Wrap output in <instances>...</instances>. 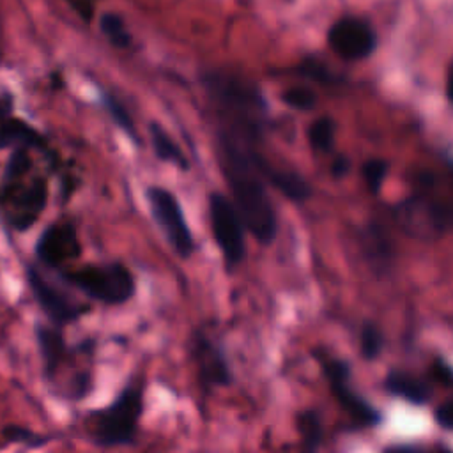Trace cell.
Listing matches in <instances>:
<instances>
[{
    "mask_svg": "<svg viewBox=\"0 0 453 453\" xmlns=\"http://www.w3.org/2000/svg\"><path fill=\"white\" fill-rule=\"evenodd\" d=\"M218 159L230 189V200L246 230L257 242L271 244L278 235L276 211L265 180L271 165L255 149V142L225 131L219 133Z\"/></svg>",
    "mask_w": 453,
    "mask_h": 453,
    "instance_id": "6da1fadb",
    "label": "cell"
},
{
    "mask_svg": "<svg viewBox=\"0 0 453 453\" xmlns=\"http://www.w3.org/2000/svg\"><path fill=\"white\" fill-rule=\"evenodd\" d=\"M30 152L23 147L11 149L0 177V219L18 234L39 221L50 200L48 177L35 172Z\"/></svg>",
    "mask_w": 453,
    "mask_h": 453,
    "instance_id": "7a4b0ae2",
    "label": "cell"
},
{
    "mask_svg": "<svg viewBox=\"0 0 453 453\" xmlns=\"http://www.w3.org/2000/svg\"><path fill=\"white\" fill-rule=\"evenodd\" d=\"M143 396V377H131L108 405L87 412L88 439L97 448L134 444L145 407Z\"/></svg>",
    "mask_w": 453,
    "mask_h": 453,
    "instance_id": "3957f363",
    "label": "cell"
},
{
    "mask_svg": "<svg viewBox=\"0 0 453 453\" xmlns=\"http://www.w3.org/2000/svg\"><path fill=\"white\" fill-rule=\"evenodd\" d=\"M58 278L90 301L106 306L126 304L136 294V280L131 269L119 260L67 267L58 273Z\"/></svg>",
    "mask_w": 453,
    "mask_h": 453,
    "instance_id": "277c9868",
    "label": "cell"
},
{
    "mask_svg": "<svg viewBox=\"0 0 453 453\" xmlns=\"http://www.w3.org/2000/svg\"><path fill=\"white\" fill-rule=\"evenodd\" d=\"M145 198L150 216L172 251L184 260L189 258L196 250V242L179 198L163 186H149L145 189Z\"/></svg>",
    "mask_w": 453,
    "mask_h": 453,
    "instance_id": "5b68a950",
    "label": "cell"
},
{
    "mask_svg": "<svg viewBox=\"0 0 453 453\" xmlns=\"http://www.w3.org/2000/svg\"><path fill=\"white\" fill-rule=\"evenodd\" d=\"M317 361L329 384L331 395L357 426H377L382 423V412L354 389L349 361L322 352L317 354Z\"/></svg>",
    "mask_w": 453,
    "mask_h": 453,
    "instance_id": "8992f818",
    "label": "cell"
},
{
    "mask_svg": "<svg viewBox=\"0 0 453 453\" xmlns=\"http://www.w3.org/2000/svg\"><path fill=\"white\" fill-rule=\"evenodd\" d=\"M207 209L214 242L223 255L225 265L228 269H234L244 260L246 255V226L234 202L223 193H211Z\"/></svg>",
    "mask_w": 453,
    "mask_h": 453,
    "instance_id": "52a82bcc",
    "label": "cell"
},
{
    "mask_svg": "<svg viewBox=\"0 0 453 453\" xmlns=\"http://www.w3.org/2000/svg\"><path fill=\"white\" fill-rule=\"evenodd\" d=\"M25 278L35 304L44 313L50 324L64 327L88 313V304L71 299L64 290H60L55 283H51L46 278V274L37 264H25Z\"/></svg>",
    "mask_w": 453,
    "mask_h": 453,
    "instance_id": "ba28073f",
    "label": "cell"
},
{
    "mask_svg": "<svg viewBox=\"0 0 453 453\" xmlns=\"http://www.w3.org/2000/svg\"><path fill=\"white\" fill-rule=\"evenodd\" d=\"M34 334L41 357V373L50 386L58 380L60 372L67 368L73 361H76L78 356L85 352H94L96 347L94 338H87L78 345H69L65 342L62 327L50 322H35Z\"/></svg>",
    "mask_w": 453,
    "mask_h": 453,
    "instance_id": "9c48e42d",
    "label": "cell"
},
{
    "mask_svg": "<svg viewBox=\"0 0 453 453\" xmlns=\"http://www.w3.org/2000/svg\"><path fill=\"white\" fill-rule=\"evenodd\" d=\"M83 253V246L78 235V226L71 218H60L48 223L34 246L35 260L57 274Z\"/></svg>",
    "mask_w": 453,
    "mask_h": 453,
    "instance_id": "30bf717a",
    "label": "cell"
},
{
    "mask_svg": "<svg viewBox=\"0 0 453 453\" xmlns=\"http://www.w3.org/2000/svg\"><path fill=\"white\" fill-rule=\"evenodd\" d=\"M396 221L409 235L432 239L453 230V205L412 198L396 209Z\"/></svg>",
    "mask_w": 453,
    "mask_h": 453,
    "instance_id": "8fae6325",
    "label": "cell"
},
{
    "mask_svg": "<svg viewBox=\"0 0 453 453\" xmlns=\"http://www.w3.org/2000/svg\"><path fill=\"white\" fill-rule=\"evenodd\" d=\"M189 354L203 391L232 384L234 377L225 349L209 334V331L196 329L191 334Z\"/></svg>",
    "mask_w": 453,
    "mask_h": 453,
    "instance_id": "7c38bea8",
    "label": "cell"
},
{
    "mask_svg": "<svg viewBox=\"0 0 453 453\" xmlns=\"http://www.w3.org/2000/svg\"><path fill=\"white\" fill-rule=\"evenodd\" d=\"M327 44L345 60H361L375 50L377 34L366 19L345 16L331 25L327 32Z\"/></svg>",
    "mask_w": 453,
    "mask_h": 453,
    "instance_id": "4fadbf2b",
    "label": "cell"
},
{
    "mask_svg": "<svg viewBox=\"0 0 453 453\" xmlns=\"http://www.w3.org/2000/svg\"><path fill=\"white\" fill-rule=\"evenodd\" d=\"M23 147L28 150H37L46 157L50 168L57 173L62 172V161L55 149H51L50 140L35 126L12 113L0 119V150Z\"/></svg>",
    "mask_w": 453,
    "mask_h": 453,
    "instance_id": "5bb4252c",
    "label": "cell"
},
{
    "mask_svg": "<svg viewBox=\"0 0 453 453\" xmlns=\"http://www.w3.org/2000/svg\"><path fill=\"white\" fill-rule=\"evenodd\" d=\"M361 248L366 264L377 273L386 274L395 260V248L388 230L377 223H368L361 232Z\"/></svg>",
    "mask_w": 453,
    "mask_h": 453,
    "instance_id": "9a60e30c",
    "label": "cell"
},
{
    "mask_svg": "<svg viewBox=\"0 0 453 453\" xmlns=\"http://www.w3.org/2000/svg\"><path fill=\"white\" fill-rule=\"evenodd\" d=\"M384 389L389 395L403 398L412 405H426L432 398V388L425 379L396 368L388 372L384 379Z\"/></svg>",
    "mask_w": 453,
    "mask_h": 453,
    "instance_id": "2e32d148",
    "label": "cell"
},
{
    "mask_svg": "<svg viewBox=\"0 0 453 453\" xmlns=\"http://www.w3.org/2000/svg\"><path fill=\"white\" fill-rule=\"evenodd\" d=\"M149 138H150L154 156L159 161L170 163L182 172L189 170V161H188L186 154L182 152V149L175 143V140L166 133V129L161 124H157V122L149 124Z\"/></svg>",
    "mask_w": 453,
    "mask_h": 453,
    "instance_id": "e0dca14e",
    "label": "cell"
},
{
    "mask_svg": "<svg viewBox=\"0 0 453 453\" xmlns=\"http://www.w3.org/2000/svg\"><path fill=\"white\" fill-rule=\"evenodd\" d=\"M265 180L269 186L276 188L285 198L292 202H304L311 196L310 182L294 170H281L271 166Z\"/></svg>",
    "mask_w": 453,
    "mask_h": 453,
    "instance_id": "ac0fdd59",
    "label": "cell"
},
{
    "mask_svg": "<svg viewBox=\"0 0 453 453\" xmlns=\"http://www.w3.org/2000/svg\"><path fill=\"white\" fill-rule=\"evenodd\" d=\"M296 428L304 453H319L324 444L326 428L322 414L317 409H303L296 416Z\"/></svg>",
    "mask_w": 453,
    "mask_h": 453,
    "instance_id": "d6986e66",
    "label": "cell"
},
{
    "mask_svg": "<svg viewBox=\"0 0 453 453\" xmlns=\"http://www.w3.org/2000/svg\"><path fill=\"white\" fill-rule=\"evenodd\" d=\"M99 99H101V104L104 108V111L108 113V117L115 122V126H119V129L134 143V145H140V134L136 131V124H134V119L131 117L127 106L110 90H101L99 92Z\"/></svg>",
    "mask_w": 453,
    "mask_h": 453,
    "instance_id": "ffe728a7",
    "label": "cell"
},
{
    "mask_svg": "<svg viewBox=\"0 0 453 453\" xmlns=\"http://www.w3.org/2000/svg\"><path fill=\"white\" fill-rule=\"evenodd\" d=\"M99 32L103 34V37L108 41L110 46L117 48V50H127L133 44V35L129 32V28L126 27V21L120 14L106 11L99 16Z\"/></svg>",
    "mask_w": 453,
    "mask_h": 453,
    "instance_id": "44dd1931",
    "label": "cell"
},
{
    "mask_svg": "<svg viewBox=\"0 0 453 453\" xmlns=\"http://www.w3.org/2000/svg\"><path fill=\"white\" fill-rule=\"evenodd\" d=\"M0 435L4 439L5 444H21L25 448H42L46 446L51 437L50 435H44V434H39L35 430H30L27 426H21V425H5L2 430H0Z\"/></svg>",
    "mask_w": 453,
    "mask_h": 453,
    "instance_id": "7402d4cb",
    "label": "cell"
},
{
    "mask_svg": "<svg viewBox=\"0 0 453 453\" xmlns=\"http://www.w3.org/2000/svg\"><path fill=\"white\" fill-rule=\"evenodd\" d=\"M384 334L380 331V327L372 322V320H366L361 324V329H359V352L361 356L366 359V361H373L377 359L382 350H384Z\"/></svg>",
    "mask_w": 453,
    "mask_h": 453,
    "instance_id": "603a6c76",
    "label": "cell"
},
{
    "mask_svg": "<svg viewBox=\"0 0 453 453\" xmlns=\"http://www.w3.org/2000/svg\"><path fill=\"white\" fill-rule=\"evenodd\" d=\"M310 145L317 152H329L334 145V122L329 117H319L308 129Z\"/></svg>",
    "mask_w": 453,
    "mask_h": 453,
    "instance_id": "cb8c5ba5",
    "label": "cell"
},
{
    "mask_svg": "<svg viewBox=\"0 0 453 453\" xmlns=\"http://www.w3.org/2000/svg\"><path fill=\"white\" fill-rule=\"evenodd\" d=\"M388 172H389V163L382 157H372L363 163L361 175H363V180H365L366 188L370 189V193L377 195L380 191Z\"/></svg>",
    "mask_w": 453,
    "mask_h": 453,
    "instance_id": "d4e9b609",
    "label": "cell"
},
{
    "mask_svg": "<svg viewBox=\"0 0 453 453\" xmlns=\"http://www.w3.org/2000/svg\"><path fill=\"white\" fill-rule=\"evenodd\" d=\"M281 101L294 110H311L317 104V96L308 87H290L281 94Z\"/></svg>",
    "mask_w": 453,
    "mask_h": 453,
    "instance_id": "484cf974",
    "label": "cell"
},
{
    "mask_svg": "<svg viewBox=\"0 0 453 453\" xmlns=\"http://www.w3.org/2000/svg\"><path fill=\"white\" fill-rule=\"evenodd\" d=\"M434 419L442 430L453 432V398L439 403L434 409Z\"/></svg>",
    "mask_w": 453,
    "mask_h": 453,
    "instance_id": "4316f807",
    "label": "cell"
},
{
    "mask_svg": "<svg viewBox=\"0 0 453 453\" xmlns=\"http://www.w3.org/2000/svg\"><path fill=\"white\" fill-rule=\"evenodd\" d=\"M430 372H432V377L441 384L453 386V366L448 361L435 357L430 365Z\"/></svg>",
    "mask_w": 453,
    "mask_h": 453,
    "instance_id": "83f0119b",
    "label": "cell"
},
{
    "mask_svg": "<svg viewBox=\"0 0 453 453\" xmlns=\"http://www.w3.org/2000/svg\"><path fill=\"white\" fill-rule=\"evenodd\" d=\"M67 4L73 7V11L87 23L92 21L94 9H96V0H67Z\"/></svg>",
    "mask_w": 453,
    "mask_h": 453,
    "instance_id": "f1b7e54d",
    "label": "cell"
},
{
    "mask_svg": "<svg viewBox=\"0 0 453 453\" xmlns=\"http://www.w3.org/2000/svg\"><path fill=\"white\" fill-rule=\"evenodd\" d=\"M349 166H350V161L347 156H336L331 163V173L334 177H343L349 172Z\"/></svg>",
    "mask_w": 453,
    "mask_h": 453,
    "instance_id": "f546056e",
    "label": "cell"
},
{
    "mask_svg": "<svg viewBox=\"0 0 453 453\" xmlns=\"http://www.w3.org/2000/svg\"><path fill=\"white\" fill-rule=\"evenodd\" d=\"M382 453H430V451L414 444H393V446H388Z\"/></svg>",
    "mask_w": 453,
    "mask_h": 453,
    "instance_id": "4dcf8cb0",
    "label": "cell"
},
{
    "mask_svg": "<svg viewBox=\"0 0 453 453\" xmlns=\"http://www.w3.org/2000/svg\"><path fill=\"white\" fill-rule=\"evenodd\" d=\"M12 108H14V101H12V96L11 94H0V119L12 113Z\"/></svg>",
    "mask_w": 453,
    "mask_h": 453,
    "instance_id": "1f68e13d",
    "label": "cell"
},
{
    "mask_svg": "<svg viewBox=\"0 0 453 453\" xmlns=\"http://www.w3.org/2000/svg\"><path fill=\"white\" fill-rule=\"evenodd\" d=\"M446 97L449 104H453V65L448 69V76H446Z\"/></svg>",
    "mask_w": 453,
    "mask_h": 453,
    "instance_id": "d6a6232c",
    "label": "cell"
},
{
    "mask_svg": "<svg viewBox=\"0 0 453 453\" xmlns=\"http://www.w3.org/2000/svg\"><path fill=\"white\" fill-rule=\"evenodd\" d=\"M0 39H2V23H0ZM0 64H2V44H0Z\"/></svg>",
    "mask_w": 453,
    "mask_h": 453,
    "instance_id": "836d02e7",
    "label": "cell"
}]
</instances>
